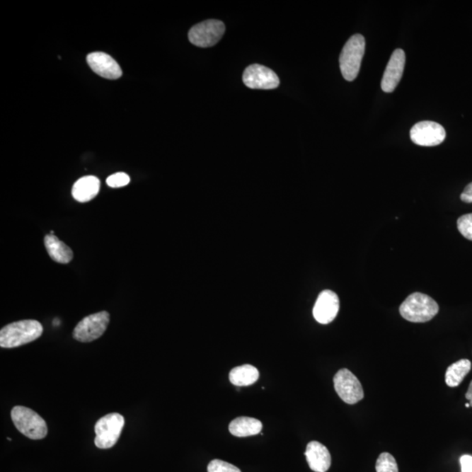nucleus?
<instances>
[{"mask_svg":"<svg viewBox=\"0 0 472 472\" xmlns=\"http://www.w3.org/2000/svg\"><path fill=\"white\" fill-rule=\"evenodd\" d=\"M42 333V325L33 319L11 323L0 330V347L2 348L21 347L39 339Z\"/></svg>","mask_w":472,"mask_h":472,"instance_id":"f257e3e1","label":"nucleus"},{"mask_svg":"<svg viewBox=\"0 0 472 472\" xmlns=\"http://www.w3.org/2000/svg\"><path fill=\"white\" fill-rule=\"evenodd\" d=\"M439 306L432 297L423 293L415 292L401 304L400 314L412 323H426L436 317Z\"/></svg>","mask_w":472,"mask_h":472,"instance_id":"f03ea898","label":"nucleus"},{"mask_svg":"<svg viewBox=\"0 0 472 472\" xmlns=\"http://www.w3.org/2000/svg\"><path fill=\"white\" fill-rule=\"evenodd\" d=\"M365 48L366 40L362 35H352L345 44L340 57V65L345 80L352 81L358 76Z\"/></svg>","mask_w":472,"mask_h":472,"instance_id":"7ed1b4c3","label":"nucleus"},{"mask_svg":"<svg viewBox=\"0 0 472 472\" xmlns=\"http://www.w3.org/2000/svg\"><path fill=\"white\" fill-rule=\"evenodd\" d=\"M11 418L16 429L32 440H40L47 437V422L31 408L23 406L14 407Z\"/></svg>","mask_w":472,"mask_h":472,"instance_id":"20e7f679","label":"nucleus"},{"mask_svg":"<svg viewBox=\"0 0 472 472\" xmlns=\"http://www.w3.org/2000/svg\"><path fill=\"white\" fill-rule=\"evenodd\" d=\"M125 426V418L118 413L103 416L95 425V444L102 449L113 448L116 445Z\"/></svg>","mask_w":472,"mask_h":472,"instance_id":"39448f33","label":"nucleus"},{"mask_svg":"<svg viewBox=\"0 0 472 472\" xmlns=\"http://www.w3.org/2000/svg\"><path fill=\"white\" fill-rule=\"evenodd\" d=\"M110 324V314L105 311L91 314L81 319L74 329V339L88 343L99 339L103 335Z\"/></svg>","mask_w":472,"mask_h":472,"instance_id":"423d86ee","label":"nucleus"},{"mask_svg":"<svg viewBox=\"0 0 472 472\" xmlns=\"http://www.w3.org/2000/svg\"><path fill=\"white\" fill-rule=\"evenodd\" d=\"M334 388L344 403L349 405L358 403L364 398V390L359 379L350 370L338 371L333 377Z\"/></svg>","mask_w":472,"mask_h":472,"instance_id":"0eeeda50","label":"nucleus"},{"mask_svg":"<svg viewBox=\"0 0 472 472\" xmlns=\"http://www.w3.org/2000/svg\"><path fill=\"white\" fill-rule=\"evenodd\" d=\"M225 29L223 22L208 20L192 27L189 31L188 38L196 47H210L220 42Z\"/></svg>","mask_w":472,"mask_h":472,"instance_id":"6e6552de","label":"nucleus"},{"mask_svg":"<svg viewBox=\"0 0 472 472\" xmlns=\"http://www.w3.org/2000/svg\"><path fill=\"white\" fill-rule=\"evenodd\" d=\"M445 137L444 128L436 122H419L410 129V139L418 146H439L444 142Z\"/></svg>","mask_w":472,"mask_h":472,"instance_id":"1a4fd4ad","label":"nucleus"},{"mask_svg":"<svg viewBox=\"0 0 472 472\" xmlns=\"http://www.w3.org/2000/svg\"><path fill=\"white\" fill-rule=\"evenodd\" d=\"M243 83L253 89H274L280 86V81L272 69L265 66H248L243 73Z\"/></svg>","mask_w":472,"mask_h":472,"instance_id":"9d476101","label":"nucleus"},{"mask_svg":"<svg viewBox=\"0 0 472 472\" xmlns=\"http://www.w3.org/2000/svg\"><path fill=\"white\" fill-rule=\"evenodd\" d=\"M340 311V299L335 292L326 289L318 295L313 307V317L322 325L330 324Z\"/></svg>","mask_w":472,"mask_h":472,"instance_id":"9b49d317","label":"nucleus"},{"mask_svg":"<svg viewBox=\"0 0 472 472\" xmlns=\"http://www.w3.org/2000/svg\"><path fill=\"white\" fill-rule=\"evenodd\" d=\"M406 55L403 50H396L390 57L388 65L382 77L381 88L386 93L395 91L403 77Z\"/></svg>","mask_w":472,"mask_h":472,"instance_id":"f8f14e48","label":"nucleus"},{"mask_svg":"<svg viewBox=\"0 0 472 472\" xmlns=\"http://www.w3.org/2000/svg\"><path fill=\"white\" fill-rule=\"evenodd\" d=\"M87 62L93 71L106 79L116 80L122 76V69L116 59L103 52L89 54Z\"/></svg>","mask_w":472,"mask_h":472,"instance_id":"ddd939ff","label":"nucleus"},{"mask_svg":"<svg viewBox=\"0 0 472 472\" xmlns=\"http://www.w3.org/2000/svg\"><path fill=\"white\" fill-rule=\"evenodd\" d=\"M308 464L311 471L315 472H326L332 464L328 449L317 441L308 444L306 453Z\"/></svg>","mask_w":472,"mask_h":472,"instance_id":"4468645a","label":"nucleus"},{"mask_svg":"<svg viewBox=\"0 0 472 472\" xmlns=\"http://www.w3.org/2000/svg\"><path fill=\"white\" fill-rule=\"evenodd\" d=\"M100 180L95 176H85L79 178L74 184L72 195L77 202L84 203L91 202L98 195Z\"/></svg>","mask_w":472,"mask_h":472,"instance_id":"2eb2a0df","label":"nucleus"},{"mask_svg":"<svg viewBox=\"0 0 472 472\" xmlns=\"http://www.w3.org/2000/svg\"><path fill=\"white\" fill-rule=\"evenodd\" d=\"M45 247L52 260L62 265L72 261L74 253L68 245L59 241L54 235H47L44 238Z\"/></svg>","mask_w":472,"mask_h":472,"instance_id":"dca6fc26","label":"nucleus"},{"mask_svg":"<svg viewBox=\"0 0 472 472\" xmlns=\"http://www.w3.org/2000/svg\"><path fill=\"white\" fill-rule=\"evenodd\" d=\"M230 433L237 437L255 436L261 432L263 423L258 419L251 418H238L234 419L229 426Z\"/></svg>","mask_w":472,"mask_h":472,"instance_id":"f3484780","label":"nucleus"},{"mask_svg":"<svg viewBox=\"0 0 472 472\" xmlns=\"http://www.w3.org/2000/svg\"><path fill=\"white\" fill-rule=\"evenodd\" d=\"M471 362L469 359H463L449 366L446 370L445 382L451 388H456L462 384L464 378L470 373Z\"/></svg>","mask_w":472,"mask_h":472,"instance_id":"a211bd4d","label":"nucleus"},{"mask_svg":"<svg viewBox=\"0 0 472 472\" xmlns=\"http://www.w3.org/2000/svg\"><path fill=\"white\" fill-rule=\"evenodd\" d=\"M259 372L251 365H243L233 369L229 374V381L233 385L238 386H251L258 381Z\"/></svg>","mask_w":472,"mask_h":472,"instance_id":"6ab92c4d","label":"nucleus"},{"mask_svg":"<svg viewBox=\"0 0 472 472\" xmlns=\"http://www.w3.org/2000/svg\"><path fill=\"white\" fill-rule=\"evenodd\" d=\"M376 472H399L398 464L393 456L388 452L381 453L375 464Z\"/></svg>","mask_w":472,"mask_h":472,"instance_id":"aec40b11","label":"nucleus"},{"mask_svg":"<svg viewBox=\"0 0 472 472\" xmlns=\"http://www.w3.org/2000/svg\"><path fill=\"white\" fill-rule=\"evenodd\" d=\"M207 472H241L239 468L225 461L214 459L207 466Z\"/></svg>","mask_w":472,"mask_h":472,"instance_id":"412c9836","label":"nucleus"},{"mask_svg":"<svg viewBox=\"0 0 472 472\" xmlns=\"http://www.w3.org/2000/svg\"><path fill=\"white\" fill-rule=\"evenodd\" d=\"M458 229L461 235L472 241V214H464L459 219Z\"/></svg>","mask_w":472,"mask_h":472,"instance_id":"4be33fe9","label":"nucleus"},{"mask_svg":"<svg viewBox=\"0 0 472 472\" xmlns=\"http://www.w3.org/2000/svg\"><path fill=\"white\" fill-rule=\"evenodd\" d=\"M106 182L109 187L119 188L127 185L131 182V178L125 173H117L108 177Z\"/></svg>","mask_w":472,"mask_h":472,"instance_id":"5701e85b","label":"nucleus"},{"mask_svg":"<svg viewBox=\"0 0 472 472\" xmlns=\"http://www.w3.org/2000/svg\"><path fill=\"white\" fill-rule=\"evenodd\" d=\"M462 472H472V456L464 455L460 459Z\"/></svg>","mask_w":472,"mask_h":472,"instance_id":"b1692460","label":"nucleus"},{"mask_svg":"<svg viewBox=\"0 0 472 472\" xmlns=\"http://www.w3.org/2000/svg\"><path fill=\"white\" fill-rule=\"evenodd\" d=\"M460 198L464 202L472 203V182L469 185H467L466 188H464Z\"/></svg>","mask_w":472,"mask_h":472,"instance_id":"393cba45","label":"nucleus"},{"mask_svg":"<svg viewBox=\"0 0 472 472\" xmlns=\"http://www.w3.org/2000/svg\"><path fill=\"white\" fill-rule=\"evenodd\" d=\"M466 398L470 401L471 407H472V381L468 388L467 392L466 393Z\"/></svg>","mask_w":472,"mask_h":472,"instance_id":"a878e982","label":"nucleus"},{"mask_svg":"<svg viewBox=\"0 0 472 472\" xmlns=\"http://www.w3.org/2000/svg\"><path fill=\"white\" fill-rule=\"evenodd\" d=\"M466 408H470V407H471L470 403H466Z\"/></svg>","mask_w":472,"mask_h":472,"instance_id":"bb28decb","label":"nucleus"}]
</instances>
